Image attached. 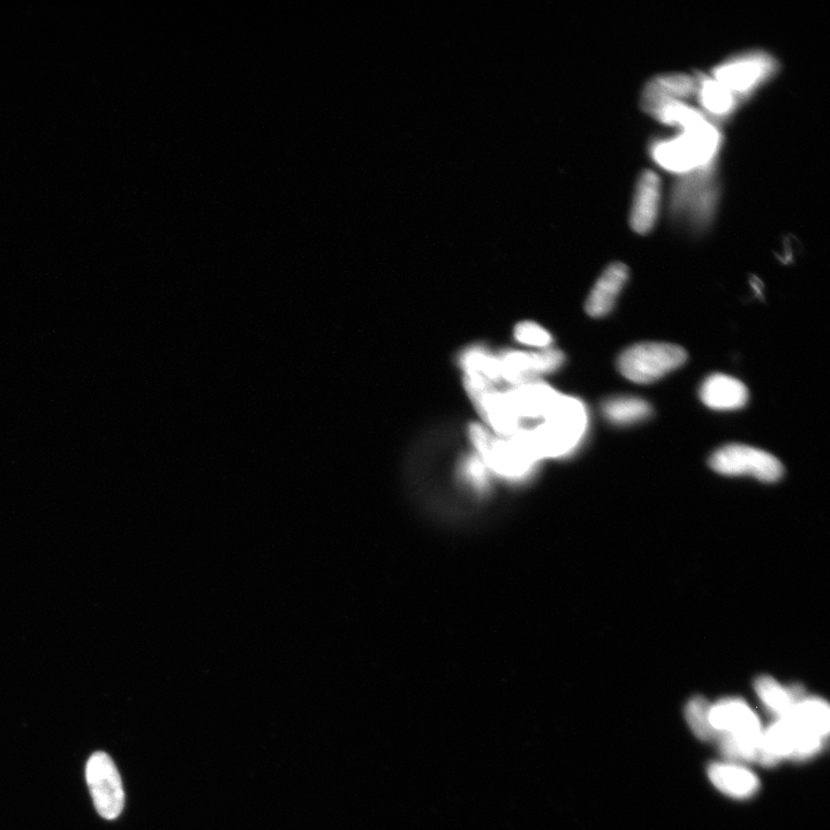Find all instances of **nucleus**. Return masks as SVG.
Listing matches in <instances>:
<instances>
[{
	"label": "nucleus",
	"instance_id": "nucleus-15",
	"mask_svg": "<svg viewBox=\"0 0 830 830\" xmlns=\"http://www.w3.org/2000/svg\"><path fill=\"white\" fill-rule=\"evenodd\" d=\"M697 94L701 107L714 117H727L738 105L736 96L708 75H698Z\"/></svg>",
	"mask_w": 830,
	"mask_h": 830
},
{
	"label": "nucleus",
	"instance_id": "nucleus-3",
	"mask_svg": "<svg viewBox=\"0 0 830 830\" xmlns=\"http://www.w3.org/2000/svg\"><path fill=\"white\" fill-rule=\"evenodd\" d=\"M779 62L765 51H749L724 60L713 70L712 78L733 93L738 102L766 85L779 71Z\"/></svg>",
	"mask_w": 830,
	"mask_h": 830
},
{
	"label": "nucleus",
	"instance_id": "nucleus-19",
	"mask_svg": "<svg viewBox=\"0 0 830 830\" xmlns=\"http://www.w3.org/2000/svg\"><path fill=\"white\" fill-rule=\"evenodd\" d=\"M516 341L534 349L545 350L552 347L554 338L545 327L537 322L524 321L517 324L513 330Z\"/></svg>",
	"mask_w": 830,
	"mask_h": 830
},
{
	"label": "nucleus",
	"instance_id": "nucleus-13",
	"mask_svg": "<svg viewBox=\"0 0 830 830\" xmlns=\"http://www.w3.org/2000/svg\"><path fill=\"white\" fill-rule=\"evenodd\" d=\"M786 719L799 736L827 741L830 729V709L825 700L805 697L792 709Z\"/></svg>",
	"mask_w": 830,
	"mask_h": 830
},
{
	"label": "nucleus",
	"instance_id": "nucleus-8",
	"mask_svg": "<svg viewBox=\"0 0 830 830\" xmlns=\"http://www.w3.org/2000/svg\"><path fill=\"white\" fill-rule=\"evenodd\" d=\"M662 198L661 179L652 170L641 173L633 198L630 225L638 235L650 233L658 222Z\"/></svg>",
	"mask_w": 830,
	"mask_h": 830
},
{
	"label": "nucleus",
	"instance_id": "nucleus-4",
	"mask_svg": "<svg viewBox=\"0 0 830 830\" xmlns=\"http://www.w3.org/2000/svg\"><path fill=\"white\" fill-rule=\"evenodd\" d=\"M688 359L683 347L667 343L637 344L618 359V369L626 379L647 384L658 381Z\"/></svg>",
	"mask_w": 830,
	"mask_h": 830
},
{
	"label": "nucleus",
	"instance_id": "nucleus-17",
	"mask_svg": "<svg viewBox=\"0 0 830 830\" xmlns=\"http://www.w3.org/2000/svg\"><path fill=\"white\" fill-rule=\"evenodd\" d=\"M648 115L664 125L677 127L681 131L689 130L707 120L703 112L681 101L662 103L648 112Z\"/></svg>",
	"mask_w": 830,
	"mask_h": 830
},
{
	"label": "nucleus",
	"instance_id": "nucleus-10",
	"mask_svg": "<svg viewBox=\"0 0 830 830\" xmlns=\"http://www.w3.org/2000/svg\"><path fill=\"white\" fill-rule=\"evenodd\" d=\"M628 279L629 268L625 264L620 262L610 264L588 296L585 306L587 314L592 318H602L613 311L617 298Z\"/></svg>",
	"mask_w": 830,
	"mask_h": 830
},
{
	"label": "nucleus",
	"instance_id": "nucleus-18",
	"mask_svg": "<svg viewBox=\"0 0 830 830\" xmlns=\"http://www.w3.org/2000/svg\"><path fill=\"white\" fill-rule=\"evenodd\" d=\"M711 708L712 704L704 697L699 696L692 698L685 707L686 722H688L693 734L701 741L718 739L711 723Z\"/></svg>",
	"mask_w": 830,
	"mask_h": 830
},
{
	"label": "nucleus",
	"instance_id": "nucleus-16",
	"mask_svg": "<svg viewBox=\"0 0 830 830\" xmlns=\"http://www.w3.org/2000/svg\"><path fill=\"white\" fill-rule=\"evenodd\" d=\"M652 407L644 399L615 397L602 404V413L611 424L628 426L644 421L652 415Z\"/></svg>",
	"mask_w": 830,
	"mask_h": 830
},
{
	"label": "nucleus",
	"instance_id": "nucleus-2",
	"mask_svg": "<svg viewBox=\"0 0 830 830\" xmlns=\"http://www.w3.org/2000/svg\"><path fill=\"white\" fill-rule=\"evenodd\" d=\"M475 452L486 470L508 481H522L537 471L539 463L511 439L490 432L484 425L471 424L467 429Z\"/></svg>",
	"mask_w": 830,
	"mask_h": 830
},
{
	"label": "nucleus",
	"instance_id": "nucleus-9",
	"mask_svg": "<svg viewBox=\"0 0 830 830\" xmlns=\"http://www.w3.org/2000/svg\"><path fill=\"white\" fill-rule=\"evenodd\" d=\"M697 94V80L688 74H664L655 77L645 86L641 95V108L648 113L658 105L670 101L688 100Z\"/></svg>",
	"mask_w": 830,
	"mask_h": 830
},
{
	"label": "nucleus",
	"instance_id": "nucleus-5",
	"mask_svg": "<svg viewBox=\"0 0 830 830\" xmlns=\"http://www.w3.org/2000/svg\"><path fill=\"white\" fill-rule=\"evenodd\" d=\"M709 465L729 477L749 475L764 482L780 480L784 471L780 460L769 452L743 444H729L715 451Z\"/></svg>",
	"mask_w": 830,
	"mask_h": 830
},
{
	"label": "nucleus",
	"instance_id": "nucleus-12",
	"mask_svg": "<svg viewBox=\"0 0 830 830\" xmlns=\"http://www.w3.org/2000/svg\"><path fill=\"white\" fill-rule=\"evenodd\" d=\"M708 777L716 789L736 799L750 798L760 787L758 776L737 762H714L708 767Z\"/></svg>",
	"mask_w": 830,
	"mask_h": 830
},
{
	"label": "nucleus",
	"instance_id": "nucleus-1",
	"mask_svg": "<svg viewBox=\"0 0 830 830\" xmlns=\"http://www.w3.org/2000/svg\"><path fill=\"white\" fill-rule=\"evenodd\" d=\"M721 139L718 127L705 120L704 123L682 131L673 139L656 141L651 154L654 162L662 169L682 176L688 175L714 164Z\"/></svg>",
	"mask_w": 830,
	"mask_h": 830
},
{
	"label": "nucleus",
	"instance_id": "nucleus-6",
	"mask_svg": "<svg viewBox=\"0 0 830 830\" xmlns=\"http://www.w3.org/2000/svg\"><path fill=\"white\" fill-rule=\"evenodd\" d=\"M86 779L95 809L107 820H115L125 806L122 777L115 762L104 752H96L87 762Z\"/></svg>",
	"mask_w": 830,
	"mask_h": 830
},
{
	"label": "nucleus",
	"instance_id": "nucleus-7",
	"mask_svg": "<svg viewBox=\"0 0 830 830\" xmlns=\"http://www.w3.org/2000/svg\"><path fill=\"white\" fill-rule=\"evenodd\" d=\"M711 723L719 737H733L759 741L762 736L761 723L753 709L738 698L718 701L711 708Z\"/></svg>",
	"mask_w": 830,
	"mask_h": 830
},
{
	"label": "nucleus",
	"instance_id": "nucleus-11",
	"mask_svg": "<svg viewBox=\"0 0 830 830\" xmlns=\"http://www.w3.org/2000/svg\"><path fill=\"white\" fill-rule=\"evenodd\" d=\"M700 398L709 409L735 411L742 409L749 401V391L733 376L714 374L701 386Z\"/></svg>",
	"mask_w": 830,
	"mask_h": 830
},
{
	"label": "nucleus",
	"instance_id": "nucleus-14",
	"mask_svg": "<svg viewBox=\"0 0 830 830\" xmlns=\"http://www.w3.org/2000/svg\"><path fill=\"white\" fill-rule=\"evenodd\" d=\"M754 686L762 704L776 719L786 718L799 701L805 698L802 686L784 688L771 676L759 677Z\"/></svg>",
	"mask_w": 830,
	"mask_h": 830
}]
</instances>
